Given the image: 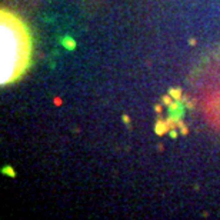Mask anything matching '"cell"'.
Segmentation results:
<instances>
[{
    "label": "cell",
    "instance_id": "6da1fadb",
    "mask_svg": "<svg viewBox=\"0 0 220 220\" xmlns=\"http://www.w3.org/2000/svg\"><path fill=\"white\" fill-rule=\"evenodd\" d=\"M61 44H63V47H66L67 50L76 49V42H74V39H72L70 36H66V37L61 39Z\"/></svg>",
    "mask_w": 220,
    "mask_h": 220
},
{
    "label": "cell",
    "instance_id": "7a4b0ae2",
    "mask_svg": "<svg viewBox=\"0 0 220 220\" xmlns=\"http://www.w3.org/2000/svg\"><path fill=\"white\" fill-rule=\"evenodd\" d=\"M154 132L157 133L159 136L165 134L166 132H169V127H167V121H157L156 126H154Z\"/></svg>",
    "mask_w": 220,
    "mask_h": 220
},
{
    "label": "cell",
    "instance_id": "3957f363",
    "mask_svg": "<svg viewBox=\"0 0 220 220\" xmlns=\"http://www.w3.org/2000/svg\"><path fill=\"white\" fill-rule=\"evenodd\" d=\"M169 94H170L176 102H180V100L183 99V92H182V89H179V87L170 89V90H169Z\"/></svg>",
    "mask_w": 220,
    "mask_h": 220
},
{
    "label": "cell",
    "instance_id": "277c9868",
    "mask_svg": "<svg viewBox=\"0 0 220 220\" xmlns=\"http://www.w3.org/2000/svg\"><path fill=\"white\" fill-rule=\"evenodd\" d=\"M173 102H174V99L171 97L170 94H165V96L162 97V105L166 106V107H169V106H170Z\"/></svg>",
    "mask_w": 220,
    "mask_h": 220
},
{
    "label": "cell",
    "instance_id": "5b68a950",
    "mask_svg": "<svg viewBox=\"0 0 220 220\" xmlns=\"http://www.w3.org/2000/svg\"><path fill=\"white\" fill-rule=\"evenodd\" d=\"M179 130H180V134H183V136L189 134V127L183 123L182 119H179Z\"/></svg>",
    "mask_w": 220,
    "mask_h": 220
},
{
    "label": "cell",
    "instance_id": "8992f818",
    "mask_svg": "<svg viewBox=\"0 0 220 220\" xmlns=\"http://www.w3.org/2000/svg\"><path fill=\"white\" fill-rule=\"evenodd\" d=\"M2 173H3V174H7V176H10V177H16V171L13 170L10 166H5V167L2 169Z\"/></svg>",
    "mask_w": 220,
    "mask_h": 220
},
{
    "label": "cell",
    "instance_id": "52a82bcc",
    "mask_svg": "<svg viewBox=\"0 0 220 220\" xmlns=\"http://www.w3.org/2000/svg\"><path fill=\"white\" fill-rule=\"evenodd\" d=\"M169 134H170L171 139H177V136H179V132H177V129H174V130H170V132H169Z\"/></svg>",
    "mask_w": 220,
    "mask_h": 220
},
{
    "label": "cell",
    "instance_id": "ba28073f",
    "mask_svg": "<svg viewBox=\"0 0 220 220\" xmlns=\"http://www.w3.org/2000/svg\"><path fill=\"white\" fill-rule=\"evenodd\" d=\"M61 103H63V102H61L60 97H55V100H53V105H55V106H61Z\"/></svg>",
    "mask_w": 220,
    "mask_h": 220
},
{
    "label": "cell",
    "instance_id": "9c48e42d",
    "mask_svg": "<svg viewBox=\"0 0 220 220\" xmlns=\"http://www.w3.org/2000/svg\"><path fill=\"white\" fill-rule=\"evenodd\" d=\"M154 110H156V113H162V112H163V107H162V105H156L154 106Z\"/></svg>",
    "mask_w": 220,
    "mask_h": 220
},
{
    "label": "cell",
    "instance_id": "30bf717a",
    "mask_svg": "<svg viewBox=\"0 0 220 220\" xmlns=\"http://www.w3.org/2000/svg\"><path fill=\"white\" fill-rule=\"evenodd\" d=\"M121 119H123L124 123H130V117H129L127 115H123V116H121Z\"/></svg>",
    "mask_w": 220,
    "mask_h": 220
},
{
    "label": "cell",
    "instance_id": "8fae6325",
    "mask_svg": "<svg viewBox=\"0 0 220 220\" xmlns=\"http://www.w3.org/2000/svg\"><path fill=\"white\" fill-rule=\"evenodd\" d=\"M189 43H190V46H194V44H196V39H190Z\"/></svg>",
    "mask_w": 220,
    "mask_h": 220
}]
</instances>
